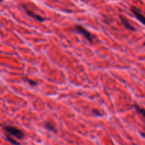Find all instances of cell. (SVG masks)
Masks as SVG:
<instances>
[{"instance_id": "1", "label": "cell", "mask_w": 145, "mask_h": 145, "mask_svg": "<svg viewBox=\"0 0 145 145\" xmlns=\"http://www.w3.org/2000/svg\"><path fill=\"white\" fill-rule=\"evenodd\" d=\"M3 130L7 134L10 135L11 136H14V137H16L18 140H21L24 137V132L21 131L17 127H14L11 125H4L3 127Z\"/></svg>"}, {"instance_id": "2", "label": "cell", "mask_w": 145, "mask_h": 145, "mask_svg": "<svg viewBox=\"0 0 145 145\" xmlns=\"http://www.w3.org/2000/svg\"><path fill=\"white\" fill-rule=\"evenodd\" d=\"M74 31H76L78 33L81 34L82 35H83L86 40H87L89 42H93V38L92 36V35L91 34V33L89 31H88L86 28H84L83 26L80 25H76L74 27Z\"/></svg>"}, {"instance_id": "3", "label": "cell", "mask_w": 145, "mask_h": 145, "mask_svg": "<svg viewBox=\"0 0 145 145\" xmlns=\"http://www.w3.org/2000/svg\"><path fill=\"white\" fill-rule=\"evenodd\" d=\"M131 11L133 12V14H134V16H135V18H137L138 21H140L142 24H143L145 25V16L141 13V11L138 9L137 8L135 7H131Z\"/></svg>"}, {"instance_id": "4", "label": "cell", "mask_w": 145, "mask_h": 145, "mask_svg": "<svg viewBox=\"0 0 145 145\" xmlns=\"http://www.w3.org/2000/svg\"><path fill=\"white\" fill-rule=\"evenodd\" d=\"M24 10H25V13H26V14H28L29 16H31V17H32V18H35V19L37 20V21H40V22H42V21H44V20H45V18H44L43 17H42L41 16L38 15V14H35V13L33 12V11H30L29 9L26 8L25 7H24Z\"/></svg>"}, {"instance_id": "5", "label": "cell", "mask_w": 145, "mask_h": 145, "mask_svg": "<svg viewBox=\"0 0 145 145\" xmlns=\"http://www.w3.org/2000/svg\"><path fill=\"white\" fill-rule=\"evenodd\" d=\"M120 21H121L122 24L124 25L125 28H127V29H128V30H130V31H136L135 28L133 25H132L131 24L129 23V21H127V20L126 19L125 17L122 16H120Z\"/></svg>"}, {"instance_id": "6", "label": "cell", "mask_w": 145, "mask_h": 145, "mask_svg": "<svg viewBox=\"0 0 145 145\" xmlns=\"http://www.w3.org/2000/svg\"><path fill=\"white\" fill-rule=\"evenodd\" d=\"M44 127H45V128L46 129V130H49V131L52 132V133H57V130L55 126L52 123H50V122H45V123H44Z\"/></svg>"}, {"instance_id": "7", "label": "cell", "mask_w": 145, "mask_h": 145, "mask_svg": "<svg viewBox=\"0 0 145 145\" xmlns=\"http://www.w3.org/2000/svg\"><path fill=\"white\" fill-rule=\"evenodd\" d=\"M133 107H134V108L135 109L137 113H139V114H140V116H141L145 120V109L143 108L140 107V106H138V105L136 104V103L135 104H134Z\"/></svg>"}, {"instance_id": "8", "label": "cell", "mask_w": 145, "mask_h": 145, "mask_svg": "<svg viewBox=\"0 0 145 145\" xmlns=\"http://www.w3.org/2000/svg\"><path fill=\"white\" fill-rule=\"evenodd\" d=\"M5 138H6V140H7V142H8L11 143V144H13V145H20L19 142H18L16 140H14V139L11 137V136L10 135L7 134V133L5 135Z\"/></svg>"}, {"instance_id": "9", "label": "cell", "mask_w": 145, "mask_h": 145, "mask_svg": "<svg viewBox=\"0 0 145 145\" xmlns=\"http://www.w3.org/2000/svg\"><path fill=\"white\" fill-rule=\"evenodd\" d=\"M22 79H24V80L25 81V82H28V83L29 84L32 85V86H36V85H37V82H35V81L32 80V79H28V78H27V77H24V78H22Z\"/></svg>"}, {"instance_id": "10", "label": "cell", "mask_w": 145, "mask_h": 145, "mask_svg": "<svg viewBox=\"0 0 145 145\" xmlns=\"http://www.w3.org/2000/svg\"><path fill=\"white\" fill-rule=\"evenodd\" d=\"M92 112H93V114H94L95 116H102V114L100 113V112L99 111V110H92Z\"/></svg>"}, {"instance_id": "11", "label": "cell", "mask_w": 145, "mask_h": 145, "mask_svg": "<svg viewBox=\"0 0 145 145\" xmlns=\"http://www.w3.org/2000/svg\"><path fill=\"white\" fill-rule=\"evenodd\" d=\"M142 135L143 137H145V133H142Z\"/></svg>"}]
</instances>
